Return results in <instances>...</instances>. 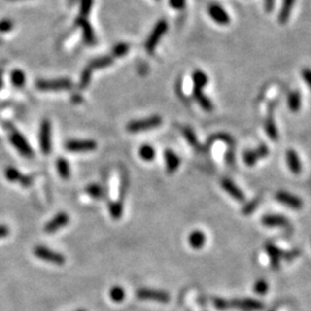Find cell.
I'll return each instance as SVG.
<instances>
[{
  "mask_svg": "<svg viewBox=\"0 0 311 311\" xmlns=\"http://www.w3.org/2000/svg\"><path fill=\"white\" fill-rule=\"evenodd\" d=\"M113 64V57L110 56H105V57H99L96 58V59L91 60L90 63L88 64V66L84 68L83 73L81 75V80H80V88L84 89L88 87L89 82L91 80V74L92 71L96 69H101V68H105L111 66Z\"/></svg>",
  "mask_w": 311,
  "mask_h": 311,
  "instance_id": "cell-1",
  "label": "cell"
},
{
  "mask_svg": "<svg viewBox=\"0 0 311 311\" xmlns=\"http://www.w3.org/2000/svg\"><path fill=\"white\" fill-rule=\"evenodd\" d=\"M163 119L159 115H152L150 118L145 119H139V120H134L128 122L127 125V131L131 133H138L142 131H149V129H153L159 127L162 125Z\"/></svg>",
  "mask_w": 311,
  "mask_h": 311,
  "instance_id": "cell-2",
  "label": "cell"
},
{
  "mask_svg": "<svg viewBox=\"0 0 311 311\" xmlns=\"http://www.w3.org/2000/svg\"><path fill=\"white\" fill-rule=\"evenodd\" d=\"M167 29H169V25H167L165 20H160V21L156 23L155 28L152 29L151 34H150L148 39H146L145 42V49L149 53H153L156 46L158 45L160 39H162L163 36L165 35Z\"/></svg>",
  "mask_w": 311,
  "mask_h": 311,
  "instance_id": "cell-3",
  "label": "cell"
},
{
  "mask_svg": "<svg viewBox=\"0 0 311 311\" xmlns=\"http://www.w3.org/2000/svg\"><path fill=\"white\" fill-rule=\"evenodd\" d=\"M9 141H11L13 146H14L22 156L27 157V158H30V157L34 156V151L32 146L29 145L28 141H27L26 138L21 134V133L18 132L14 128H11V131H9Z\"/></svg>",
  "mask_w": 311,
  "mask_h": 311,
  "instance_id": "cell-4",
  "label": "cell"
},
{
  "mask_svg": "<svg viewBox=\"0 0 311 311\" xmlns=\"http://www.w3.org/2000/svg\"><path fill=\"white\" fill-rule=\"evenodd\" d=\"M73 87L70 80L59 78V80H39L36 82V88L40 91H64L69 90Z\"/></svg>",
  "mask_w": 311,
  "mask_h": 311,
  "instance_id": "cell-5",
  "label": "cell"
},
{
  "mask_svg": "<svg viewBox=\"0 0 311 311\" xmlns=\"http://www.w3.org/2000/svg\"><path fill=\"white\" fill-rule=\"evenodd\" d=\"M136 296L139 300L144 301H155L159 303H169L171 300V296L169 293L164 292V290L158 289H151V288H139L136 290Z\"/></svg>",
  "mask_w": 311,
  "mask_h": 311,
  "instance_id": "cell-6",
  "label": "cell"
},
{
  "mask_svg": "<svg viewBox=\"0 0 311 311\" xmlns=\"http://www.w3.org/2000/svg\"><path fill=\"white\" fill-rule=\"evenodd\" d=\"M34 254H35L37 258L43 259V261L52 263V264L56 265H64L65 261H66L64 256L59 254V252L51 250V249L46 247H42V245H38V247L34 249Z\"/></svg>",
  "mask_w": 311,
  "mask_h": 311,
  "instance_id": "cell-7",
  "label": "cell"
},
{
  "mask_svg": "<svg viewBox=\"0 0 311 311\" xmlns=\"http://www.w3.org/2000/svg\"><path fill=\"white\" fill-rule=\"evenodd\" d=\"M230 303L231 308L241 311H261L264 309V304L254 299H235L230 301Z\"/></svg>",
  "mask_w": 311,
  "mask_h": 311,
  "instance_id": "cell-8",
  "label": "cell"
},
{
  "mask_svg": "<svg viewBox=\"0 0 311 311\" xmlns=\"http://www.w3.org/2000/svg\"><path fill=\"white\" fill-rule=\"evenodd\" d=\"M39 143L40 149L44 155H49L52 149L51 143V124L49 120H43L39 129Z\"/></svg>",
  "mask_w": 311,
  "mask_h": 311,
  "instance_id": "cell-9",
  "label": "cell"
},
{
  "mask_svg": "<svg viewBox=\"0 0 311 311\" xmlns=\"http://www.w3.org/2000/svg\"><path fill=\"white\" fill-rule=\"evenodd\" d=\"M65 146L70 152H87L97 148V143L92 139H71Z\"/></svg>",
  "mask_w": 311,
  "mask_h": 311,
  "instance_id": "cell-10",
  "label": "cell"
},
{
  "mask_svg": "<svg viewBox=\"0 0 311 311\" xmlns=\"http://www.w3.org/2000/svg\"><path fill=\"white\" fill-rule=\"evenodd\" d=\"M207 12H209V15L211 16V19H212L214 22H217L218 25L227 26L228 23L231 22L230 15H228V13L225 11L220 5H218V4L210 5Z\"/></svg>",
  "mask_w": 311,
  "mask_h": 311,
  "instance_id": "cell-11",
  "label": "cell"
},
{
  "mask_svg": "<svg viewBox=\"0 0 311 311\" xmlns=\"http://www.w3.org/2000/svg\"><path fill=\"white\" fill-rule=\"evenodd\" d=\"M5 176L9 182H18L20 184H22L23 187H28L33 183L32 177L20 173L15 167H12V166H9L5 170Z\"/></svg>",
  "mask_w": 311,
  "mask_h": 311,
  "instance_id": "cell-12",
  "label": "cell"
},
{
  "mask_svg": "<svg viewBox=\"0 0 311 311\" xmlns=\"http://www.w3.org/2000/svg\"><path fill=\"white\" fill-rule=\"evenodd\" d=\"M68 223H69V216L65 212H60L58 213L57 216H54V218H52V219L45 225L44 231H45L46 233H54V232L59 231L63 227L66 226Z\"/></svg>",
  "mask_w": 311,
  "mask_h": 311,
  "instance_id": "cell-13",
  "label": "cell"
},
{
  "mask_svg": "<svg viewBox=\"0 0 311 311\" xmlns=\"http://www.w3.org/2000/svg\"><path fill=\"white\" fill-rule=\"evenodd\" d=\"M75 23H76L78 27H81L84 43L88 44V45H94V44L96 43L95 33H94V29H92L91 25L89 23V21L87 20V18H82V16H78V18L76 19V21H75Z\"/></svg>",
  "mask_w": 311,
  "mask_h": 311,
  "instance_id": "cell-14",
  "label": "cell"
},
{
  "mask_svg": "<svg viewBox=\"0 0 311 311\" xmlns=\"http://www.w3.org/2000/svg\"><path fill=\"white\" fill-rule=\"evenodd\" d=\"M276 198L280 203L285 204L294 210H300L303 207V202L301 201V198L294 196V195L289 193H286V191H279V193H276Z\"/></svg>",
  "mask_w": 311,
  "mask_h": 311,
  "instance_id": "cell-15",
  "label": "cell"
},
{
  "mask_svg": "<svg viewBox=\"0 0 311 311\" xmlns=\"http://www.w3.org/2000/svg\"><path fill=\"white\" fill-rule=\"evenodd\" d=\"M269 155V149L266 145H261L258 149L252 150V151H247L244 153L243 158L248 166H254L257 163L258 159L265 158Z\"/></svg>",
  "mask_w": 311,
  "mask_h": 311,
  "instance_id": "cell-16",
  "label": "cell"
},
{
  "mask_svg": "<svg viewBox=\"0 0 311 311\" xmlns=\"http://www.w3.org/2000/svg\"><path fill=\"white\" fill-rule=\"evenodd\" d=\"M221 186H223L224 190L230 194L234 200H237L238 202L244 201V194L242 193L240 188H239L233 181H231L230 179H223L221 180Z\"/></svg>",
  "mask_w": 311,
  "mask_h": 311,
  "instance_id": "cell-17",
  "label": "cell"
},
{
  "mask_svg": "<svg viewBox=\"0 0 311 311\" xmlns=\"http://www.w3.org/2000/svg\"><path fill=\"white\" fill-rule=\"evenodd\" d=\"M265 250L268 252V255L271 258V266L273 269H278L280 266V259L282 257H286V252H283L281 249L273 244H266Z\"/></svg>",
  "mask_w": 311,
  "mask_h": 311,
  "instance_id": "cell-18",
  "label": "cell"
},
{
  "mask_svg": "<svg viewBox=\"0 0 311 311\" xmlns=\"http://www.w3.org/2000/svg\"><path fill=\"white\" fill-rule=\"evenodd\" d=\"M294 5H295V0H282L281 9H280L278 15V21L280 25H286L289 21Z\"/></svg>",
  "mask_w": 311,
  "mask_h": 311,
  "instance_id": "cell-19",
  "label": "cell"
},
{
  "mask_svg": "<svg viewBox=\"0 0 311 311\" xmlns=\"http://www.w3.org/2000/svg\"><path fill=\"white\" fill-rule=\"evenodd\" d=\"M286 159L290 171H292L294 174H300L301 171H302V164H301L299 155H297L294 150L290 149L286 153Z\"/></svg>",
  "mask_w": 311,
  "mask_h": 311,
  "instance_id": "cell-20",
  "label": "cell"
},
{
  "mask_svg": "<svg viewBox=\"0 0 311 311\" xmlns=\"http://www.w3.org/2000/svg\"><path fill=\"white\" fill-rule=\"evenodd\" d=\"M165 162H166V169L169 173H174L179 169L181 160L180 157L176 155L172 150H166L165 151Z\"/></svg>",
  "mask_w": 311,
  "mask_h": 311,
  "instance_id": "cell-21",
  "label": "cell"
},
{
  "mask_svg": "<svg viewBox=\"0 0 311 311\" xmlns=\"http://www.w3.org/2000/svg\"><path fill=\"white\" fill-rule=\"evenodd\" d=\"M262 223L268 227H286L288 225V220L283 216L278 214H271V216H265L263 218Z\"/></svg>",
  "mask_w": 311,
  "mask_h": 311,
  "instance_id": "cell-22",
  "label": "cell"
},
{
  "mask_svg": "<svg viewBox=\"0 0 311 311\" xmlns=\"http://www.w3.org/2000/svg\"><path fill=\"white\" fill-rule=\"evenodd\" d=\"M189 244L194 249H201L204 247L205 242H207V237L202 231H194L189 235Z\"/></svg>",
  "mask_w": 311,
  "mask_h": 311,
  "instance_id": "cell-23",
  "label": "cell"
},
{
  "mask_svg": "<svg viewBox=\"0 0 311 311\" xmlns=\"http://www.w3.org/2000/svg\"><path fill=\"white\" fill-rule=\"evenodd\" d=\"M194 97L198 102V104L201 105V107L203 108V110L207 112H211L213 110L212 102H211L210 99L203 94L202 89H194Z\"/></svg>",
  "mask_w": 311,
  "mask_h": 311,
  "instance_id": "cell-24",
  "label": "cell"
},
{
  "mask_svg": "<svg viewBox=\"0 0 311 311\" xmlns=\"http://www.w3.org/2000/svg\"><path fill=\"white\" fill-rule=\"evenodd\" d=\"M301 95L297 91L289 92L288 98H287V104H288V108L292 112H297L301 108Z\"/></svg>",
  "mask_w": 311,
  "mask_h": 311,
  "instance_id": "cell-25",
  "label": "cell"
},
{
  "mask_svg": "<svg viewBox=\"0 0 311 311\" xmlns=\"http://www.w3.org/2000/svg\"><path fill=\"white\" fill-rule=\"evenodd\" d=\"M193 82L194 89H203L209 82V78H207V75L202 70H196L193 74Z\"/></svg>",
  "mask_w": 311,
  "mask_h": 311,
  "instance_id": "cell-26",
  "label": "cell"
},
{
  "mask_svg": "<svg viewBox=\"0 0 311 311\" xmlns=\"http://www.w3.org/2000/svg\"><path fill=\"white\" fill-rule=\"evenodd\" d=\"M57 170L59 175L63 177V179H68L70 176V167L69 164L65 158H59L57 159Z\"/></svg>",
  "mask_w": 311,
  "mask_h": 311,
  "instance_id": "cell-27",
  "label": "cell"
},
{
  "mask_svg": "<svg viewBox=\"0 0 311 311\" xmlns=\"http://www.w3.org/2000/svg\"><path fill=\"white\" fill-rule=\"evenodd\" d=\"M265 131H266V134H268L269 138L273 139V141H276V139L278 138V129H276V124H275V120H273V118H272V114H270L269 118L266 119Z\"/></svg>",
  "mask_w": 311,
  "mask_h": 311,
  "instance_id": "cell-28",
  "label": "cell"
},
{
  "mask_svg": "<svg viewBox=\"0 0 311 311\" xmlns=\"http://www.w3.org/2000/svg\"><path fill=\"white\" fill-rule=\"evenodd\" d=\"M11 82L16 88H22L26 84V74L21 69H15L11 73Z\"/></svg>",
  "mask_w": 311,
  "mask_h": 311,
  "instance_id": "cell-29",
  "label": "cell"
},
{
  "mask_svg": "<svg viewBox=\"0 0 311 311\" xmlns=\"http://www.w3.org/2000/svg\"><path fill=\"white\" fill-rule=\"evenodd\" d=\"M125 296H126L125 289L122 288L121 286H114L110 289V297L113 302H117V303L122 302V301L125 300Z\"/></svg>",
  "mask_w": 311,
  "mask_h": 311,
  "instance_id": "cell-30",
  "label": "cell"
},
{
  "mask_svg": "<svg viewBox=\"0 0 311 311\" xmlns=\"http://www.w3.org/2000/svg\"><path fill=\"white\" fill-rule=\"evenodd\" d=\"M110 214L113 219H120L122 217V213H124V205H122L121 202H114V203L110 204Z\"/></svg>",
  "mask_w": 311,
  "mask_h": 311,
  "instance_id": "cell-31",
  "label": "cell"
},
{
  "mask_svg": "<svg viewBox=\"0 0 311 311\" xmlns=\"http://www.w3.org/2000/svg\"><path fill=\"white\" fill-rule=\"evenodd\" d=\"M155 149H153L151 145H143L141 146V149H139V156H141V158L148 160V162L155 158Z\"/></svg>",
  "mask_w": 311,
  "mask_h": 311,
  "instance_id": "cell-32",
  "label": "cell"
},
{
  "mask_svg": "<svg viewBox=\"0 0 311 311\" xmlns=\"http://www.w3.org/2000/svg\"><path fill=\"white\" fill-rule=\"evenodd\" d=\"M129 51V45L126 43H119L117 44L113 47V50H112V56H113L114 58H120V57H124L126 56V54L128 53Z\"/></svg>",
  "mask_w": 311,
  "mask_h": 311,
  "instance_id": "cell-33",
  "label": "cell"
},
{
  "mask_svg": "<svg viewBox=\"0 0 311 311\" xmlns=\"http://www.w3.org/2000/svg\"><path fill=\"white\" fill-rule=\"evenodd\" d=\"M183 135L184 138H187V141L190 143V145H193L194 148L200 149V143H198V139L196 138V134L193 132V129H190L189 127L183 129Z\"/></svg>",
  "mask_w": 311,
  "mask_h": 311,
  "instance_id": "cell-34",
  "label": "cell"
},
{
  "mask_svg": "<svg viewBox=\"0 0 311 311\" xmlns=\"http://www.w3.org/2000/svg\"><path fill=\"white\" fill-rule=\"evenodd\" d=\"M85 191H87L91 197L96 198V200H99V198L103 196V189L99 184H90V186L85 188Z\"/></svg>",
  "mask_w": 311,
  "mask_h": 311,
  "instance_id": "cell-35",
  "label": "cell"
},
{
  "mask_svg": "<svg viewBox=\"0 0 311 311\" xmlns=\"http://www.w3.org/2000/svg\"><path fill=\"white\" fill-rule=\"evenodd\" d=\"M92 5H94V0H81L80 5V16L82 18H87L90 13Z\"/></svg>",
  "mask_w": 311,
  "mask_h": 311,
  "instance_id": "cell-36",
  "label": "cell"
},
{
  "mask_svg": "<svg viewBox=\"0 0 311 311\" xmlns=\"http://www.w3.org/2000/svg\"><path fill=\"white\" fill-rule=\"evenodd\" d=\"M254 290L258 295H265L269 290V285L264 279H258L254 286Z\"/></svg>",
  "mask_w": 311,
  "mask_h": 311,
  "instance_id": "cell-37",
  "label": "cell"
},
{
  "mask_svg": "<svg viewBox=\"0 0 311 311\" xmlns=\"http://www.w3.org/2000/svg\"><path fill=\"white\" fill-rule=\"evenodd\" d=\"M213 304L219 311H226L228 309H231L230 301H227L225 299H220V297H216V299H213Z\"/></svg>",
  "mask_w": 311,
  "mask_h": 311,
  "instance_id": "cell-38",
  "label": "cell"
},
{
  "mask_svg": "<svg viewBox=\"0 0 311 311\" xmlns=\"http://www.w3.org/2000/svg\"><path fill=\"white\" fill-rule=\"evenodd\" d=\"M14 28V23L9 19L0 20V33H8Z\"/></svg>",
  "mask_w": 311,
  "mask_h": 311,
  "instance_id": "cell-39",
  "label": "cell"
},
{
  "mask_svg": "<svg viewBox=\"0 0 311 311\" xmlns=\"http://www.w3.org/2000/svg\"><path fill=\"white\" fill-rule=\"evenodd\" d=\"M301 75H302L303 81L306 82V83L308 84V87H309L311 90V68L304 67L302 71H301Z\"/></svg>",
  "mask_w": 311,
  "mask_h": 311,
  "instance_id": "cell-40",
  "label": "cell"
},
{
  "mask_svg": "<svg viewBox=\"0 0 311 311\" xmlns=\"http://www.w3.org/2000/svg\"><path fill=\"white\" fill-rule=\"evenodd\" d=\"M170 6L176 11H182L186 7V0H169Z\"/></svg>",
  "mask_w": 311,
  "mask_h": 311,
  "instance_id": "cell-41",
  "label": "cell"
},
{
  "mask_svg": "<svg viewBox=\"0 0 311 311\" xmlns=\"http://www.w3.org/2000/svg\"><path fill=\"white\" fill-rule=\"evenodd\" d=\"M258 202H259V200H255L254 202H250V203H249L247 207H244L243 211H242V212H243V214H250L252 211L256 209V207H257Z\"/></svg>",
  "mask_w": 311,
  "mask_h": 311,
  "instance_id": "cell-42",
  "label": "cell"
},
{
  "mask_svg": "<svg viewBox=\"0 0 311 311\" xmlns=\"http://www.w3.org/2000/svg\"><path fill=\"white\" fill-rule=\"evenodd\" d=\"M275 2H276V0H264L265 11L272 12L273 8H275Z\"/></svg>",
  "mask_w": 311,
  "mask_h": 311,
  "instance_id": "cell-43",
  "label": "cell"
},
{
  "mask_svg": "<svg viewBox=\"0 0 311 311\" xmlns=\"http://www.w3.org/2000/svg\"><path fill=\"white\" fill-rule=\"evenodd\" d=\"M9 228L6 225H0V239L8 237Z\"/></svg>",
  "mask_w": 311,
  "mask_h": 311,
  "instance_id": "cell-44",
  "label": "cell"
},
{
  "mask_svg": "<svg viewBox=\"0 0 311 311\" xmlns=\"http://www.w3.org/2000/svg\"><path fill=\"white\" fill-rule=\"evenodd\" d=\"M2 82H4V68L0 67V90L2 88Z\"/></svg>",
  "mask_w": 311,
  "mask_h": 311,
  "instance_id": "cell-45",
  "label": "cell"
},
{
  "mask_svg": "<svg viewBox=\"0 0 311 311\" xmlns=\"http://www.w3.org/2000/svg\"><path fill=\"white\" fill-rule=\"evenodd\" d=\"M76 311H87V310H84V309H78V310H76Z\"/></svg>",
  "mask_w": 311,
  "mask_h": 311,
  "instance_id": "cell-46",
  "label": "cell"
},
{
  "mask_svg": "<svg viewBox=\"0 0 311 311\" xmlns=\"http://www.w3.org/2000/svg\"><path fill=\"white\" fill-rule=\"evenodd\" d=\"M0 44H1V39H0Z\"/></svg>",
  "mask_w": 311,
  "mask_h": 311,
  "instance_id": "cell-47",
  "label": "cell"
}]
</instances>
